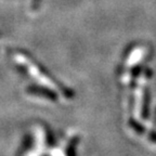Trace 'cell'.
Returning <instances> with one entry per match:
<instances>
[{"mask_svg":"<svg viewBox=\"0 0 156 156\" xmlns=\"http://www.w3.org/2000/svg\"><path fill=\"white\" fill-rule=\"evenodd\" d=\"M15 60H16V62H19L20 64H22V65H24V66H27L29 73L32 74L35 78H37L40 83H44V85L48 86L49 88H53V89L55 88V85H54L51 80H49L44 75H42V74L39 72L38 67H37L36 65H34V64L30 63L28 58H25L24 55H22V54H17V55H15Z\"/></svg>","mask_w":156,"mask_h":156,"instance_id":"6da1fadb","label":"cell"},{"mask_svg":"<svg viewBox=\"0 0 156 156\" xmlns=\"http://www.w3.org/2000/svg\"><path fill=\"white\" fill-rule=\"evenodd\" d=\"M36 133H37V145H36V149L32 152V153L29 154V156H39L40 153L42 152V150L44 149V130L39 127L38 129L36 130Z\"/></svg>","mask_w":156,"mask_h":156,"instance_id":"7a4b0ae2","label":"cell"},{"mask_svg":"<svg viewBox=\"0 0 156 156\" xmlns=\"http://www.w3.org/2000/svg\"><path fill=\"white\" fill-rule=\"evenodd\" d=\"M142 55V50L141 49H136V51L132 52V54L130 55L129 60H128V64H133L136 63L138 60H140V58H141Z\"/></svg>","mask_w":156,"mask_h":156,"instance_id":"3957f363","label":"cell"},{"mask_svg":"<svg viewBox=\"0 0 156 156\" xmlns=\"http://www.w3.org/2000/svg\"><path fill=\"white\" fill-rule=\"evenodd\" d=\"M130 125H131V126L133 127L134 129H136V131L140 132V133H142V132H143V128H142V127L140 126V125L136 124V122H134L133 120H131V122H130Z\"/></svg>","mask_w":156,"mask_h":156,"instance_id":"277c9868","label":"cell"}]
</instances>
